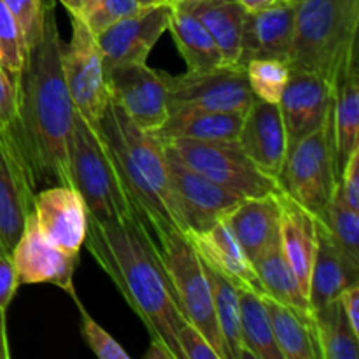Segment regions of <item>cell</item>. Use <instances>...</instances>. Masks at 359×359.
I'll return each instance as SVG.
<instances>
[{
  "label": "cell",
  "mask_w": 359,
  "mask_h": 359,
  "mask_svg": "<svg viewBox=\"0 0 359 359\" xmlns=\"http://www.w3.org/2000/svg\"><path fill=\"white\" fill-rule=\"evenodd\" d=\"M62 37L53 0H48L39 41L18 76V118L11 126L34 181L35 193L67 184V144L74 105L62 72Z\"/></svg>",
  "instance_id": "cell-1"
},
{
  "label": "cell",
  "mask_w": 359,
  "mask_h": 359,
  "mask_svg": "<svg viewBox=\"0 0 359 359\" xmlns=\"http://www.w3.org/2000/svg\"><path fill=\"white\" fill-rule=\"evenodd\" d=\"M86 245L102 270L111 277L151 339L165 344L182 359L177 346V328L182 314L156 255L153 241L137 219H88Z\"/></svg>",
  "instance_id": "cell-2"
},
{
  "label": "cell",
  "mask_w": 359,
  "mask_h": 359,
  "mask_svg": "<svg viewBox=\"0 0 359 359\" xmlns=\"http://www.w3.org/2000/svg\"><path fill=\"white\" fill-rule=\"evenodd\" d=\"M104 140L137 221L153 238L161 230L184 233L168 179L163 146L149 132L137 126L126 112L109 98L98 121Z\"/></svg>",
  "instance_id": "cell-3"
},
{
  "label": "cell",
  "mask_w": 359,
  "mask_h": 359,
  "mask_svg": "<svg viewBox=\"0 0 359 359\" xmlns=\"http://www.w3.org/2000/svg\"><path fill=\"white\" fill-rule=\"evenodd\" d=\"M358 28L359 0H300L290 69L316 72L333 88L358 62Z\"/></svg>",
  "instance_id": "cell-4"
},
{
  "label": "cell",
  "mask_w": 359,
  "mask_h": 359,
  "mask_svg": "<svg viewBox=\"0 0 359 359\" xmlns=\"http://www.w3.org/2000/svg\"><path fill=\"white\" fill-rule=\"evenodd\" d=\"M67 184L81 195L88 219L98 223L137 219L104 140L76 111L67 144Z\"/></svg>",
  "instance_id": "cell-5"
},
{
  "label": "cell",
  "mask_w": 359,
  "mask_h": 359,
  "mask_svg": "<svg viewBox=\"0 0 359 359\" xmlns=\"http://www.w3.org/2000/svg\"><path fill=\"white\" fill-rule=\"evenodd\" d=\"M151 241L182 318L193 323L205 335L214 351L219 354V359H228L214 316L209 277L196 249L188 237L175 228L158 231Z\"/></svg>",
  "instance_id": "cell-6"
},
{
  "label": "cell",
  "mask_w": 359,
  "mask_h": 359,
  "mask_svg": "<svg viewBox=\"0 0 359 359\" xmlns=\"http://www.w3.org/2000/svg\"><path fill=\"white\" fill-rule=\"evenodd\" d=\"M333 109V105H332ZM332 111L318 130L287 146L279 184L286 195L323 219L337 188Z\"/></svg>",
  "instance_id": "cell-7"
},
{
  "label": "cell",
  "mask_w": 359,
  "mask_h": 359,
  "mask_svg": "<svg viewBox=\"0 0 359 359\" xmlns=\"http://www.w3.org/2000/svg\"><path fill=\"white\" fill-rule=\"evenodd\" d=\"M172 153L179 156L182 163L188 165L198 174L205 175L216 184L241 198H255L277 193L280 184L277 179L255 167L248 154L242 151L237 140H205L172 139L163 142Z\"/></svg>",
  "instance_id": "cell-8"
},
{
  "label": "cell",
  "mask_w": 359,
  "mask_h": 359,
  "mask_svg": "<svg viewBox=\"0 0 359 359\" xmlns=\"http://www.w3.org/2000/svg\"><path fill=\"white\" fill-rule=\"evenodd\" d=\"M72 35L62 44V72L72 100L74 111L90 123L98 132V121L107 105L109 88L105 67L98 48L97 35L90 30L86 21L70 16Z\"/></svg>",
  "instance_id": "cell-9"
},
{
  "label": "cell",
  "mask_w": 359,
  "mask_h": 359,
  "mask_svg": "<svg viewBox=\"0 0 359 359\" xmlns=\"http://www.w3.org/2000/svg\"><path fill=\"white\" fill-rule=\"evenodd\" d=\"M168 112L179 109L233 111L244 114L255 102L244 67L219 65L209 70H186L179 76L163 72Z\"/></svg>",
  "instance_id": "cell-10"
},
{
  "label": "cell",
  "mask_w": 359,
  "mask_h": 359,
  "mask_svg": "<svg viewBox=\"0 0 359 359\" xmlns=\"http://www.w3.org/2000/svg\"><path fill=\"white\" fill-rule=\"evenodd\" d=\"M163 153L172 195L184 233L209 230L238 205L241 196L189 168L167 146H163Z\"/></svg>",
  "instance_id": "cell-11"
},
{
  "label": "cell",
  "mask_w": 359,
  "mask_h": 359,
  "mask_svg": "<svg viewBox=\"0 0 359 359\" xmlns=\"http://www.w3.org/2000/svg\"><path fill=\"white\" fill-rule=\"evenodd\" d=\"M109 95L130 119L153 132L168 118L163 72L147 63H125L105 72Z\"/></svg>",
  "instance_id": "cell-12"
},
{
  "label": "cell",
  "mask_w": 359,
  "mask_h": 359,
  "mask_svg": "<svg viewBox=\"0 0 359 359\" xmlns=\"http://www.w3.org/2000/svg\"><path fill=\"white\" fill-rule=\"evenodd\" d=\"M172 9L170 2L146 6L139 13L98 32L97 42L105 72L125 63H147L158 39L168 30Z\"/></svg>",
  "instance_id": "cell-13"
},
{
  "label": "cell",
  "mask_w": 359,
  "mask_h": 359,
  "mask_svg": "<svg viewBox=\"0 0 359 359\" xmlns=\"http://www.w3.org/2000/svg\"><path fill=\"white\" fill-rule=\"evenodd\" d=\"M20 284H53L76 297L74 270L79 255L56 248L39 231L34 212L28 214L25 228L11 251Z\"/></svg>",
  "instance_id": "cell-14"
},
{
  "label": "cell",
  "mask_w": 359,
  "mask_h": 359,
  "mask_svg": "<svg viewBox=\"0 0 359 359\" xmlns=\"http://www.w3.org/2000/svg\"><path fill=\"white\" fill-rule=\"evenodd\" d=\"M34 181L11 128L0 130V241L13 251L34 203Z\"/></svg>",
  "instance_id": "cell-15"
},
{
  "label": "cell",
  "mask_w": 359,
  "mask_h": 359,
  "mask_svg": "<svg viewBox=\"0 0 359 359\" xmlns=\"http://www.w3.org/2000/svg\"><path fill=\"white\" fill-rule=\"evenodd\" d=\"M32 212L39 231L56 248L79 255L88 231V212L77 189L53 184L34 195Z\"/></svg>",
  "instance_id": "cell-16"
},
{
  "label": "cell",
  "mask_w": 359,
  "mask_h": 359,
  "mask_svg": "<svg viewBox=\"0 0 359 359\" xmlns=\"http://www.w3.org/2000/svg\"><path fill=\"white\" fill-rule=\"evenodd\" d=\"M287 146L318 130L333 105L332 84L316 72L290 69V79L279 98Z\"/></svg>",
  "instance_id": "cell-17"
},
{
  "label": "cell",
  "mask_w": 359,
  "mask_h": 359,
  "mask_svg": "<svg viewBox=\"0 0 359 359\" xmlns=\"http://www.w3.org/2000/svg\"><path fill=\"white\" fill-rule=\"evenodd\" d=\"M237 142L256 168L279 181L287 153V137L277 104L255 98L244 112Z\"/></svg>",
  "instance_id": "cell-18"
},
{
  "label": "cell",
  "mask_w": 359,
  "mask_h": 359,
  "mask_svg": "<svg viewBox=\"0 0 359 359\" xmlns=\"http://www.w3.org/2000/svg\"><path fill=\"white\" fill-rule=\"evenodd\" d=\"M297 2L273 0L259 11L245 13L242 30L241 58L237 65L244 67L249 60L277 58L290 62L294 35Z\"/></svg>",
  "instance_id": "cell-19"
},
{
  "label": "cell",
  "mask_w": 359,
  "mask_h": 359,
  "mask_svg": "<svg viewBox=\"0 0 359 359\" xmlns=\"http://www.w3.org/2000/svg\"><path fill=\"white\" fill-rule=\"evenodd\" d=\"M184 235L196 249L203 263H207L210 269L216 270L241 290H251L263 294L262 283L256 276L255 266L245 256L244 249L241 248L226 221L221 219L209 230L188 231Z\"/></svg>",
  "instance_id": "cell-20"
},
{
  "label": "cell",
  "mask_w": 359,
  "mask_h": 359,
  "mask_svg": "<svg viewBox=\"0 0 359 359\" xmlns=\"http://www.w3.org/2000/svg\"><path fill=\"white\" fill-rule=\"evenodd\" d=\"M359 266L354 265L330 238L328 231L318 219V244L309 279L311 311L325 307L340 297L353 284H358Z\"/></svg>",
  "instance_id": "cell-21"
},
{
  "label": "cell",
  "mask_w": 359,
  "mask_h": 359,
  "mask_svg": "<svg viewBox=\"0 0 359 359\" xmlns=\"http://www.w3.org/2000/svg\"><path fill=\"white\" fill-rule=\"evenodd\" d=\"M279 191L255 198H242L238 205L223 217L251 263L270 244L279 241Z\"/></svg>",
  "instance_id": "cell-22"
},
{
  "label": "cell",
  "mask_w": 359,
  "mask_h": 359,
  "mask_svg": "<svg viewBox=\"0 0 359 359\" xmlns=\"http://www.w3.org/2000/svg\"><path fill=\"white\" fill-rule=\"evenodd\" d=\"M280 228L279 241L284 256L290 262L304 293H309L312 262L318 244V219L305 207L294 202L280 189Z\"/></svg>",
  "instance_id": "cell-23"
},
{
  "label": "cell",
  "mask_w": 359,
  "mask_h": 359,
  "mask_svg": "<svg viewBox=\"0 0 359 359\" xmlns=\"http://www.w3.org/2000/svg\"><path fill=\"white\" fill-rule=\"evenodd\" d=\"M242 112L209 111V109H179L168 112L163 125L149 132L160 144L172 139L205 140H237L241 132Z\"/></svg>",
  "instance_id": "cell-24"
},
{
  "label": "cell",
  "mask_w": 359,
  "mask_h": 359,
  "mask_svg": "<svg viewBox=\"0 0 359 359\" xmlns=\"http://www.w3.org/2000/svg\"><path fill=\"white\" fill-rule=\"evenodd\" d=\"M333 140L335 168L340 177L347 160L359 147V72L354 62L333 86Z\"/></svg>",
  "instance_id": "cell-25"
},
{
  "label": "cell",
  "mask_w": 359,
  "mask_h": 359,
  "mask_svg": "<svg viewBox=\"0 0 359 359\" xmlns=\"http://www.w3.org/2000/svg\"><path fill=\"white\" fill-rule=\"evenodd\" d=\"M272 326L273 339L283 359H316L319 358L316 346L314 321L311 314H302L273 298L262 294Z\"/></svg>",
  "instance_id": "cell-26"
},
{
  "label": "cell",
  "mask_w": 359,
  "mask_h": 359,
  "mask_svg": "<svg viewBox=\"0 0 359 359\" xmlns=\"http://www.w3.org/2000/svg\"><path fill=\"white\" fill-rule=\"evenodd\" d=\"M252 266L262 283L263 294L302 312V314H311V305H309L307 294L302 290L290 262L284 256L280 241L270 244L262 255L252 259Z\"/></svg>",
  "instance_id": "cell-27"
},
{
  "label": "cell",
  "mask_w": 359,
  "mask_h": 359,
  "mask_svg": "<svg viewBox=\"0 0 359 359\" xmlns=\"http://www.w3.org/2000/svg\"><path fill=\"white\" fill-rule=\"evenodd\" d=\"M189 11L212 35L223 56L224 65H237L241 58L242 30L248 13L242 4L238 0H205Z\"/></svg>",
  "instance_id": "cell-28"
},
{
  "label": "cell",
  "mask_w": 359,
  "mask_h": 359,
  "mask_svg": "<svg viewBox=\"0 0 359 359\" xmlns=\"http://www.w3.org/2000/svg\"><path fill=\"white\" fill-rule=\"evenodd\" d=\"M168 30L188 70H209L224 65L212 35L191 11L174 7Z\"/></svg>",
  "instance_id": "cell-29"
},
{
  "label": "cell",
  "mask_w": 359,
  "mask_h": 359,
  "mask_svg": "<svg viewBox=\"0 0 359 359\" xmlns=\"http://www.w3.org/2000/svg\"><path fill=\"white\" fill-rule=\"evenodd\" d=\"M316 346L321 359H358L359 335L353 332L340 300L312 311Z\"/></svg>",
  "instance_id": "cell-30"
},
{
  "label": "cell",
  "mask_w": 359,
  "mask_h": 359,
  "mask_svg": "<svg viewBox=\"0 0 359 359\" xmlns=\"http://www.w3.org/2000/svg\"><path fill=\"white\" fill-rule=\"evenodd\" d=\"M238 307H241V342L244 356L255 359H283L273 339L262 294L238 287Z\"/></svg>",
  "instance_id": "cell-31"
},
{
  "label": "cell",
  "mask_w": 359,
  "mask_h": 359,
  "mask_svg": "<svg viewBox=\"0 0 359 359\" xmlns=\"http://www.w3.org/2000/svg\"><path fill=\"white\" fill-rule=\"evenodd\" d=\"M203 262V259H202ZM207 277H209L210 290H212L214 316H216L217 328L221 332L224 351L228 359H245L241 342V307H238V287L224 279L221 273L210 269L207 263Z\"/></svg>",
  "instance_id": "cell-32"
},
{
  "label": "cell",
  "mask_w": 359,
  "mask_h": 359,
  "mask_svg": "<svg viewBox=\"0 0 359 359\" xmlns=\"http://www.w3.org/2000/svg\"><path fill=\"white\" fill-rule=\"evenodd\" d=\"M323 226L328 231L333 244L354 263L359 266V210L347 205L344 200L340 186L337 182V188L333 191L326 212L323 219H319Z\"/></svg>",
  "instance_id": "cell-33"
},
{
  "label": "cell",
  "mask_w": 359,
  "mask_h": 359,
  "mask_svg": "<svg viewBox=\"0 0 359 359\" xmlns=\"http://www.w3.org/2000/svg\"><path fill=\"white\" fill-rule=\"evenodd\" d=\"M244 70L255 98L269 104H279L280 95L290 79V63L277 58H256L249 60Z\"/></svg>",
  "instance_id": "cell-34"
},
{
  "label": "cell",
  "mask_w": 359,
  "mask_h": 359,
  "mask_svg": "<svg viewBox=\"0 0 359 359\" xmlns=\"http://www.w3.org/2000/svg\"><path fill=\"white\" fill-rule=\"evenodd\" d=\"M28 58V44L16 16L0 0V65L14 74L23 70Z\"/></svg>",
  "instance_id": "cell-35"
},
{
  "label": "cell",
  "mask_w": 359,
  "mask_h": 359,
  "mask_svg": "<svg viewBox=\"0 0 359 359\" xmlns=\"http://www.w3.org/2000/svg\"><path fill=\"white\" fill-rule=\"evenodd\" d=\"M76 302L77 309L81 312V335H83L84 342L90 347L91 353L100 359H130L128 353L91 318L86 312V309L81 304L79 297H72Z\"/></svg>",
  "instance_id": "cell-36"
},
{
  "label": "cell",
  "mask_w": 359,
  "mask_h": 359,
  "mask_svg": "<svg viewBox=\"0 0 359 359\" xmlns=\"http://www.w3.org/2000/svg\"><path fill=\"white\" fill-rule=\"evenodd\" d=\"M142 7L144 6H140L137 0H98L91 13L84 18V21L90 27V30L97 35L98 32L105 30L116 21H121L132 14L139 13Z\"/></svg>",
  "instance_id": "cell-37"
},
{
  "label": "cell",
  "mask_w": 359,
  "mask_h": 359,
  "mask_svg": "<svg viewBox=\"0 0 359 359\" xmlns=\"http://www.w3.org/2000/svg\"><path fill=\"white\" fill-rule=\"evenodd\" d=\"M4 2L16 16L25 39H27L28 49H30L41 37L48 0H4Z\"/></svg>",
  "instance_id": "cell-38"
},
{
  "label": "cell",
  "mask_w": 359,
  "mask_h": 359,
  "mask_svg": "<svg viewBox=\"0 0 359 359\" xmlns=\"http://www.w3.org/2000/svg\"><path fill=\"white\" fill-rule=\"evenodd\" d=\"M177 346L182 359H219L209 340L193 323L182 318L177 328Z\"/></svg>",
  "instance_id": "cell-39"
},
{
  "label": "cell",
  "mask_w": 359,
  "mask_h": 359,
  "mask_svg": "<svg viewBox=\"0 0 359 359\" xmlns=\"http://www.w3.org/2000/svg\"><path fill=\"white\" fill-rule=\"evenodd\" d=\"M18 76L0 65V130L11 128L18 118L20 83Z\"/></svg>",
  "instance_id": "cell-40"
},
{
  "label": "cell",
  "mask_w": 359,
  "mask_h": 359,
  "mask_svg": "<svg viewBox=\"0 0 359 359\" xmlns=\"http://www.w3.org/2000/svg\"><path fill=\"white\" fill-rule=\"evenodd\" d=\"M339 186L347 205L353 207L354 210H359V147L353 151L347 160L339 177Z\"/></svg>",
  "instance_id": "cell-41"
},
{
  "label": "cell",
  "mask_w": 359,
  "mask_h": 359,
  "mask_svg": "<svg viewBox=\"0 0 359 359\" xmlns=\"http://www.w3.org/2000/svg\"><path fill=\"white\" fill-rule=\"evenodd\" d=\"M20 287L11 252H0V309L7 311Z\"/></svg>",
  "instance_id": "cell-42"
},
{
  "label": "cell",
  "mask_w": 359,
  "mask_h": 359,
  "mask_svg": "<svg viewBox=\"0 0 359 359\" xmlns=\"http://www.w3.org/2000/svg\"><path fill=\"white\" fill-rule=\"evenodd\" d=\"M340 304H342L344 312H346V318L349 321L351 328L354 333L359 335V286L353 284V286L347 287L342 294L339 297Z\"/></svg>",
  "instance_id": "cell-43"
},
{
  "label": "cell",
  "mask_w": 359,
  "mask_h": 359,
  "mask_svg": "<svg viewBox=\"0 0 359 359\" xmlns=\"http://www.w3.org/2000/svg\"><path fill=\"white\" fill-rule=\"evenodd\" d=\"M58 2L69 11L70 16L84 20L91 13V9H93L98 0H58Z\"/></svg>",
  "instance_id": "cell-44"
},
{
  "label": "cell",
  "mask_w": 359,
  "mask_h": 359,
  "mask_svg": "<svg viewBox=\"0 0 359 359\" xmlns=\"http://www.w3.org/2000/svg\"><path fill=\"white\" fill-rule=\"evenodd\" d=\"M146 359H174V354L170 353V349H168L165 344L158 342V340L151 339V346H149V351L146 353Z\"/></svg>",
  "instance_id": "cell-45"
},
{
  "label": "cell",
  "mask_w": 359,
  "mask_h": 359,
  "mask_svg": "<svg viewBox=\"0 0 359 359\" xmlns=\"http://www.w3.org/2000/svg\"><path fill=\"white\" fill-rule=\"evenodd\" d=\"M9 342H7V328H6V311L0 309V359H9Z\"/></svg>",
  "instance_id": "cell-46"
},
{
  "label": "cell",
  "mask_w": 359,
  "mask_h": 359,
  "mask_svg": "<svg viewBox=\"0 0 359 359\" xmlns=\"http://www.w3.org/2000/svg\"><path fill=\"white\" fill-rule=\"evenodd\" d=\"M238 2L242 4V7H244L248 13H252V11H259L263 9V7L270 6L273 0H238Z\"/></svg>",
  "instance_id": "cell-47"
},
{
  "label": "cell",
  "mask_w": 359,
  "mask_h": 359,
  "mask_svg": "<svg viewBox=\"0 0 359 359\" xmlns=\"http://www.w3.org/2000/svg\"><path fill=\"white\" fill-rule=\"evenodd\" d=\"M202 2H205V0H175L172 6L179 7V9L189 11V9H193V7L198 6V4H202Z\"/></svg>",
  "instance_id": "cell-48"
},
{
  "label": "cell",
  "mask_w": 359,
  "mask_h": 359,
  "mask_svg": "<svg viewBox=\"0 0 359 359\" xmlns=\"http://www.w3.org/2000/svg\"><path fill=\"white\" fill-rule=\"evenodd\" d=\"M137 2L140 4V6H154V4H160V2H167V0H137Z\"/></svg>",
  "instance_id": "cell-49"
},
{
  "label": "cell",
  "mask_w": 359,
  "mask_h": 359,
  "mask_svg": "<svg viewBox=\"0 0 359 359\" xmlns=\"http://www.w3.org/2000/svg\"><path fill=\"white\" fill-rule=\"evenodd\" d=\"M0 252H7V251H6V248H4L2 241H0Z\"/></svg>",
  "instance_id": "cell-50"
},
{
  "label": "cell",
  "mask_w": 359,
  "mask_h": 359,
  "mask_svg": "<svg viewBox=\"0 0 359 359\" xmlns=\"http://www.w3.org/2000/svg\"><path fill=\"white\" fill-rule=\"evenodd\" d=\"M167 2H170V4H174V2H175V0H167Z\"/></svg>",
  "instance_id": "cell-51"
},
{
  "label": "cell",
  "mask_w": 359,
  "mask_h": 359,
  "mask_svg": "<svg viewBox=\"0 0 359 359\" xmlns=\"http://www.w3.org/2000/svg\"><path fill=\"white\" fill-rule=\"evenodd\" d=\"M291 2H300V0H291Z\"/></svg>",
  "instance_id": "cell-52"
}]
</instances>
